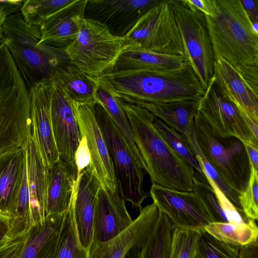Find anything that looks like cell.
Here are the masks:
<instances>
[{
    "label": "cell",
    "instance_id": "obj_1",
    "mask_svg": "<svg viewBox=\"0 0 258 258\" xmlns=\"http://www.w3.org/2000/svg\"><path fill=\"white\" fill-rule=\"evenodd\" d=\"M119 99L152 183L175 190L192 191L195 169L161 135L154 123V115L138 105Z\"/></svg>",
    "mask_w": 258,
    "mask_h": 258
},
{
    "label": "cell",
    "instance_id": "obj_2",
    "mask_svg": "<svg viewBox=\"0 0 258 258\" xmlns=\"http://www.w3.org/2000/svg\"><path fill=\"white\" fill-rule=\"evenodd\" d=\"M127 101L164 103L200 99L205 90L189 60L171 69L111 70L101 75Z\"/></svg>",
    "mask_w": 258,
    "mask_h": 258
},
{
    "label": "cell",
    "instance_id": "obj_3",
    "mask_svg": "<svg viewBox=\"0 0 258 258\" xmlns=\"http://www.w3.org/2000/svg\"><path fill=\"white\" fill-rule=\"evenodd\" d=\"M206 17L215 60L221 58L237 71L258 66V32L240 0H213V14Z\"/></svg>",
    "mask_w": 258,
    "mask_h": 258
},
{
    "label": "cell",
    "instance_id": "obj_4",
    "mask_svg": "<svg viewBox=\"0 0 258 258\" xmlns=\"http://www.w3.org/2000/svg\"><path fill=\"white\" fill-rule=\"evenodd\" d=\"M29 90L0 42V158L26 149L32 135Z\"/></svg>",
    "mask_w": 258,
    "mask_h": 258
},
{
    "label": "cell",
    "instance_id": "obj_5",
    "mask_svg": "<svg viewBox=\"0 0 258 258\" xmlns=\"http://www.w3.org/2000/svg\"><path fill=\"white\" fill-rule=\"evenodd\" d=\"M5 44L29 90L50 79L53 71L69 61L64 50L39 43V27L27 23L20 12L8 16L2 24Z\"/></svg>",
    "mask_w": 258,
    "mask_h": 258
},
{
    "label": "cell",
    "instance_id": "obj_6",
    "mask_svg": "<svg viewBox=\"0 0 258 258\" xmlns=\"http://www.w3.org/2000/svg\"><path fill=\"white\" fill-rule=\"evenodd\" d=\"M192 130L202 153L228 187L238 195L244 191L251 165L243 142L215 134L199 112L194 118Z\"/></svg>",
    "mask_w": 258,
    "mask_h": 258
},
{
    "label": "cell",
    "instance_id": "obj_7",
    "mask_svg": "<svg viewBox=\"0 0 258 258\" xmlns=\"http://www.w3.org/2000/svg\"><path fill=\"white\" fill-rule=\"evenodd\" d=\"M124 44L123 37L85 18L76 38L64 52L70 63L88 76L96 77L112 70Z\"/></svg>",
    "mask_w": 258,
    "mask_h": 258
},
{
    "label": "cell",
    "instance_id": "obj_8",
    "mask_svg": "<svg viewBox=\"0 0 258 258\" xmlns=\"http://www.w3.org/2000/svg\"><path fill=\"white\" fill-rule=\"evenodd\" d=\"M96 116L108 146L117 183V191L133 208L140 209L150 193L144 189L146 171L137 162L116 125L99 105H95Z\"/></svg>",
    "mask_w": 258,
    "mask_h": 258
},
{
    "label": "cell",
    "instance_id": "obj_9",
    "mask_svg": "<svg viewBox=\"0 0 258 258\" xmlns=\"http://www.w3.org/2000/svg\"><path fill=\"white\" fill-rule=\"evenodd\" d=\"M123 38L125 44L187 58L170 0H158Z\"/></svg>",
    "mask_w": 258,
    "mask_h": 258
},
{
    "label": "cell",
    "instance_id": "obj_10",
    "mask_svg": "<svg viewBox=\"0 0 258 258\" xmlns=\"http://www.w3.org/2000/svg\"><path fill=\"white\" fill-rule=\"evenodd\" d=\"M170 4L187 58L205 91L215 62L206 17L186 0H170Z\"/></svg>",
    "mask_w": 258,
    "mask_h": 258
},
{
    "label": "cell",
    "instance_id": "obj_11",
    "mask_svg": "<svg viewBox=\"0 0 258 258\" xmlns=\"http://www.w3.org/2000/svg\"><path fill=\"white\" fill-rule=\"evenodd\" d=\"M198 112L213 132L222 138L235 137L244 144L258 148L236 104L223 92L214 77L199 100Z\"/></svg>",
    "mask_w": 258,
    "mask_h": 258
},
{
    "label": "cell",
    "instance_id": "obj_12",
    "mask_svg": "<svg viewBox=\"0 0 258 258\" xmlns=\"http://www.w3.org/2000/svg\"><path fill=\"white\" fill-rule=\"evenodd\" d=\"M77 118L81 138L86 140L90 164L104 188L117 190L112 162L105 138L98 123L95 105L71 101Z\"/></svg>",
    "mask_w": 258,
    "mask_h": 258
},
{
    "label": "cell",
    "instance_id": "obj_13",
    "mask_svg": "<svg viewBox=\"0 0 258 258\" xmlns=\"http://www.w3.org/2000/svg\"><path fill=\"white\" fill-rule=\"evenodd\" d=\"M150 196L174 227L203 229L212 222L201 200L193 191H178L152 183Z\"/></svg>",
    "mask_w": 258,
    "mask_h": 258
},
{
    "label": "cell",
    "instance_id": "obj_14",
    "mask_svg": "<svg viewBox=\"0 0 258 258\" xmlns=\"http://www.w3.org/2000/svg\"><path fill=\"white\" fill-rule=\"evenodd\" d=\"M158 0H90L85 13L106 26L110 32L123 37L141 17Z\"/></svg>",
    "mask_w": 258,
    "mask_h": 258
},
{
    "label": "cell",
    "instance_id": "obj_15",
    "mask_svg": "<svg viewBox=\"0 0 258 258\" xmlns=\"http://www.w3.org/2000/svg\"><path fill=\"white\" fill-rule=\"evenodd\" d=\"M133 223L114 238L103 242H92L88 258H126L136 246L144 243L160 214L154 203L142 207Z\"/></svg>",
    "mask_w": 258,
    "mask_h": 258
},
{
    "label": "cell",
    "instance_id": "obj_16",
    "mask_svg": "<svg viewBox=\"0 0 258 258\" xmlns=\"http://www.w3.org/2000/svg\"><path fill=\"white\" fill-rule=\"evenodd\" d=\"M54 83L51 79L38 82L30 89L32 126L48 169L59 159L51 118V105Z\"/></svg>",
    "mask_w": 258,
    "mask_h": 258
},
{
    "label": "cell",
    "instance_id": "obj_17",
    "mask_svg": "<svg viewBox=\"0 0 258 258\" xmlns=\"http://www.w3.org/2000/svg\"><path fill=\"white\" fill-rule=\"evenodd\" d=\"M51 112L59 158L68 162L76 161V152L81 140L77 118L71 101L54 83Z\"/></svg>",
    "mask_w": 258,
    "mask_h": 258
},
{
    "label": "cell",
    "instance_id": "obj_18",
    "mask_svg": "<svg viewBox=\"0 0 258 258\" xmlns=\"http://www.w3.org/2000/svg\"><path fill=\"white\" fill-rule=\"evenodd\" d=\"M101 186L89 166L78 174L72 198V209L78 238L88 250L93 240V219L96 198Z\"/></svg>",
    "mask_w": 258,
    "mask_h": 258
},
{
    "label": "cell",
    "instance_id": "obj_19",
    "mask_svg": "<svg viewBox=\"0 0 258 258\" xmlns=\"http://www.w3.org/2000/svg\"><path fill=\"white\" fill-rule=\"evenodd\" d=\"M133 222L125 201L118 191H112L101 186L95 207L92 242L110 240L123 232Z\"/></svg>",
    "mask_w": 258,
    "mask_h": 258
},
{
    "label": "cell",
    "instance_id": "obj_20",
    "mask_svg": "<svg viewBox=\"0 0 258 258\" xmlns=\"http://www.w3.org/2000/svg\"><path fill=\"white\" fill-rule=\"evenodd\" d=\"M88 0L74 3L47 18L39 27V43L64 50L76 38Z\"/></svg>",
    "mask_w": 258,
    "mask_h": 258
},
{
    "label": "cell",
    "instance_id": "obj_21",
    "mask_svg": "<svg viewBox=\"0 0 258 258\" xmlns=\"http://www.w3.org/2000/svg\"><path fill=\"white\" fill-rule=\"evenodd\" d=\"M26 151L31 225L34 227L42 223L46 217L48 168L40 148L36 133L32 126L31 137Z\"/></svg>",
    "mask_w": 258,
    "mask_h": 258
},
{
    "label": "cell",
    "instance_id": "obj_22",
    "mask_svg": "<svg viewBox=\"0 0 258 258\" xmlns=\"http://www.w3.org/2000/svg\"><path fill=\"white\" fill-rule=\"evenodd\" d=\"M78 176L76 161L59 159L48 169L46 216L60 214L69 209Z\"/></svg>",
    "mask_w": 258,
    "mask_h": 258
},
{
    "label": "cell",
    "instance_id": "obj_23",
    "mask_svg": "<svg viewBox=\"0 0 258 258\" xmlns=\"http://www.w3.org/2000/svg\"><path fill=\"white\" fill-rule=\"evenodd\" d=\"M214 78L224 93L258 123V96L246 85L238 71L224 60H215Z\"/></svg>",
    "mask_w": 258,
    "mask_h": 258
},
{
    "label": "cell",
    "instance_id": "obj_24",
    "mask_svg": "<svg viewBox=\"0 0 258 258\" xmlns=\"http://www.w3.org/2000/svg\"><path fill=\"white\" fill-rule=\"evenodd\" d=\"M199 100L190 99L164 103L136 101L126 102L146 109L155 117L181 134L189 141L194 118L198 112Z\"/></svg>",
    "mask_w": 258,
    "mask_h": 258
},
{
    "label": "cell",
    "instance_id": "obj_25",
    "mask_svg": "<svg viewBox=\"0 0 258 258\" xmlns=\"http://www.w3.org/2000/svg\"><path fill=\"white\" fill-rule=\"evenodd\" d=\"M25 149L0 158V211L14 216L21 185Z\"/></svg>",
    "mask_w": 258,
    "mask_h": 258
},
{
    "label": "cell",
    "instance_id": "obj_26",
    "mask_svg": "<svg viewBox=\"0 0 258 258\" xmlns=\"http://www.w3.org/2000/svg\"><path fill=\"white\" fill-rule=\"evenodd\" d=\"M50 79L71 101L96 104L95 78L68 61L56 68Z\"/></svg>",
    "mask_w": 258,
    "mask_h": 258
},
{
    "label": "cell",
    "instance_id": "obj_27",
    "mask_svg": "<svg viewBox=\"0 0 258 258\" xmlns=\"http://www.w3.org/2000/svg\"><path fill=\"white\" fill-rule=\"evenodd\" d=\"M188 60L186 57L159 53L124 43L111 70L171 69L182 66Z\"/></svg>",
    "mask_w": 258,
    "mask_h": 258
},
{
    "label": "cell",
    "instance_id": "obj_28",
    "mask_svg": "<svg viewBox=\"0 0 258 258\" xmlns=\"http://www.w3.org/2000/svg\"><path fill=\"white\" fill-rule=\"evenodd\" d=\"M66 212L47 216L42 223L33 227L19 258H51Z\"/></svg>",
    "mask_w": 258,
    "mask_h": 258
},
{
    "label": "cell",
    "instance_id": "obj_29",
    "mask_svg": "<svg viewBox=\"0 0 258 258\" xmlns=\"http://www.w3.org/2000/svg\"><path fill=\"white\" fill-rule=\"evenodd\" d=\"M204 229L218 240L233 246H241L257 241V224L251 219L242 223L211 222Z\"/></svg>",
    "mask_w": 258,
    "mask_h": 258
},
{
    "label": "cell",
    "instance_id": "obj_30",
    "mask_svg": "<svg viewBox=\"0 0 258 258\" xmlns=\"http://www.w3.org/2000/svg\"><path fill=\"white\" fill-rule=\"evenodd\" d=\"M173 226L160 212L150 234L142 248L140 258H169Z\"/></svg>",
    "mask_w": 258,
    "mask_h": 258
},
{
    "label": "cell",
    "instance_id": "obj_31",
    "mask_svg": "<svg viewBox=\"0 0 258 258\" xmlns=\"http://www.w3.org/2000/svg\"><path fill=\"white\" fill-rule=\"evenodd\" d=\"M88 250L80 244L74 221L72 201L66 212L59 236L51 258H88Z\"/></svg>",
    "mask_w": 258,
    "mask_h": 258
},
{
    "label": "cell",
    "instance_id": "obj_32",
    "mask_svg": "<svg viewBox=\"0 0 258 258\" xmlns=\"http://www.w3.org/2000/svg\"><path fill=\"white\" fill-rule=\"evenodd\" d=\"M75 0L24 1L20 13L28 24L39 27L48 17L72 4Z\"/></svg>",
    "mask_w": 258,
    "mask_h": 258
},
{
    "label": "cell",
    "instance_id": "obj_33",
    "mask_svg": "<svg viewBox=\"0 0 258 258\" xmlns=\"http://www.w3.org/2000/svg\"><path fill=\"white\" fill-rule=\"evenodd\" d=\"M154 121L157 128L170 147L188 162L195 171L204 174L194 149L186 138L155 116Z\"/></svg>",
    "mask_w": 258,
    "mask_h": 258
},
{
    "label": "cell",
    "instance_id": "obj_34",
    "mask_svg": "<svg viewBox=\"0 0 258 258\" xmlns=\"http://www.w3.org/2000/svg\"><path fill=\"white\" fill-rule=\"evenodd\" d=\"M201 230L174 227L169 258H197Z\"/></svg>",
    "mask_w": 258,
    "mask_h": 258
},
{
    "label": "cell",
    "instance_id": "obj_35",
    "mask_svg": "<svg viewBox=\"0 0 258 258\" xmlns=\"http://www.w3.org/2000/svg\"><path fill=\"white\" fill-rule=\"evenodd\" d=\"M192 191L206 207L212 222H228L216 195L205 174L195 171L193 177Z\"/></svg>",
    "mask_w": 258,
    "mask_h": 258
},
{
    "label": "cell",
    "instance_id": "obj_36",
    "mask_svg": "<svg viewBox=\"0 0 258 258\" xmlns=\"http://www.w3.org/2000/svg\"><path fill=\"white\" fill-rule=\"evenodd\" d=\"M239 246L219 241L202 229L199 245V258H238Z\"/></svg>",
    "mask_w": 258,
    "mask_h": 258
},
{
    "label": "cell",
    "instance_id": "obj_37",
    "mask_svg": "<svg viewBox=\"0 0 258 258\" xmlns=\"http://www.w3.org/2000/svg\"><path fill=\"white\" fill-rule=\"evenodd\" d=\"M189 142L194 149L197 158L200 162L204 174L213 180L238 210L243 213L238 199L239 195L228 187L217 171L204 156L197 144L192 128Z\"/></svg>",
    "mask_w": 258,
    "mask_h": 258
},
{
    "label": "cell",
    "instance_id": "obj_38",
    "mask_svg": "<svg viewBox=\"0 0 258 258\" xmlns=\"http://www.w3.org/2000/svg\"><path fill=\"white\" fill-rule=\"evenodd\" d=\"M258 174L251 167L250 175L245 190L238 196L241 210L248 218L257 221L258 216Z\"/></svg>",
    "mask_w": 258,
    "mask_h": 258
},
{
    "label": "cell",
    "instance_id": "obj_39",
    "mask_svg": "<svg viewBox=\"0 0 258 258\" xmlns=\"http://www.w3.org/2000/svg\"><path fill=\"white\" fill-rule=\"evenodd\" d=\"M206 177L208 182L212 187L228 222L242 223L247 222L250 219L247 218L243 213L238 210L226 196L219 189L213 180L207 176Z\"/></svg>",
    "mask_w": 258,
    "mask_h": 258
},
{
    "label": "cell",
    "instance_id": "obj_40",
    "mask_svg": "<svg viewBox=\"0 0 258 258\" xmlns=\"http://www.w3.org/2000/svg\"><path fill=\"white\" fill-rule=\"evenodd\" d=\"M33 227L31 226L26 227L0 240V258L5 257L14 249L27 239L31 233Z\"/></svg>",
    "mask_w": 258,
    "mask_h": 258
},
{
    "label": "cell",
    "instance_id": "obj_41",
    "mask_svg": "<svg viewBox=\"0 0 258 258\" xmlns=\"http://www.w3.org/2000/svg\"><path fill=\"white\" fill-rule=\"evenodd\" d=\"M26 227H27L18 222L11 214L0 211V240Z\"/></svg>",
    "mask_w": 258,
    "mask_h": 258
},
{
    "label": "cell",
    "instance_id": "obj_42",
    "mask_svg": "<svg viewBox=\"0 0 258 258\" xmlns=\"http://www.w3.org/2000/svg\"><path fill=\"white\" fill-rule=\"evenodd\" d=\"M237 71L251 90L258 96V66H245Z\"/></svg>",
    "mask_w": 258,
    "mask_h": 258
},
{
    "label": "cell",
    "instance_id": "obj_43",
    "mask_svg": "<svg viewBox=\"0 0 258 258\" xmlns=\"http://www.w3.org/2000/svg\"><path fill=\"white\" fill-rule=\"evenodd\" d=\"M76 162L79 173L89 165L90 159L86 140L82 138L76 154Z\"/></svg>",
    "mask_w": 258,
    "mask_h": 258
},
{
    "label": "cell",
    "instance_id": "obj_44",
    "mask_svg": "<svg viewBox=\"0 0 258 258\" xmlns=\"http://www.w3.org/2000/svg\"><path fill=\"white\" fill-rule=\"evenodd\" d=\"M23 3L21 0H5L4 4L0 6V25L8 16L19 12Z\"/></svg>",
    "mask_w": 258,
    "mask_h": 258
},
{
    "label": "cell",
    "instance_id": "obj_45",
    "mask_svg": "<svg viewBox=\"0 0 258 258\" xmlns=\"http://www.w3.org/2000/svg\"><path fill=\"white\" fill-rule=\"evenodd\" d=\"M252 23H258V1L240 0Z\"/></svg>",
    "mask_w": 258,
    "mask_h": 258
},
{
    "label": "cell",
    "instance_id": "obj_46",
    "mask_svg": "<svg viewBox=\"0 0 258 258\" xmlns=\"http://www.w3.org/2000/svg\"><path fill=\"white\" fill-rule=\"evenodd\" d=\"M206 16H211L213 14V0H186Z\"/></svg>",
    "mask_w": 258,
    "mask_h": 258
},
{
    "label": "cell",
    "instance_id": "obj_47",
    "mask_svg": "<svg viewBox=\"0 0 258 258\" xmlns=\"http://www.w3.org/2000/svg\"><path fill=\"white\" fill-rule=\"evenodd\" d=\"M238 258H258V241L239 246Z\"/></svg>",
    "mask_w": 258,
    "mask_h": 258
},
{
    "label": "cell",
    "instance_id": "obj_48",
    "mask_svg": "<svg viewBox=\"0 0 258 258\" xmlns=\"http://www.w3.org/2000/svg\"><path fill=\"white\" fill-rule=\"evenodd\" d=\"M251 167L256 171L258 168V148L244 144Z\"/></svg>",
    "mask_w": 258,
    "mask_h": 258
},
{
    "label": "cell",
    "instance_id": "obj_49",
    "mask_svg": "<svg viewBox=\"0 0 258 258\" xmlns=\"http://www.w3.org/2000/svg\"><path fill=\"white\" fill-rule=\"evenodd\" d=\"M235 104H236V106H237V107L238 108V109H239L245 123H246V124L248 126L249 130H250L253 136L257 140V135H258L257 123H256L253 120H252L236 103H235Z\"/></svg>",
    "mask_w": 258,
    "mask_h": 258
},
{
    "label": "cell",
    "instance_id": "obj_50",
    "mask_svg": "<svg viewBox=\"0 0 258 258\" xmlns=\"http://www.w3.org/2000/svg\"><path fill=\"white\" fill-rule=\"evenodd\" d=\"M28 238L18 246L14 249L4 258H19L24 248L25 245L27 242Z\"/></svg>",
    "mask_w": 258,
    "mask_h": 258
},
{
    "label": "cell",
    "instance_id": "obj_51",
    "mask_svg": "<svg viewBox=\"0 0 258 258\" xmlns=\"http://www.w3.org/2000/svg\"><path fill=\"white\" fill-rule=\"evenodd\" d=\"M2 25H0V42L1 41L2 34H3V29H2Z\"/></svg>",
    "mask_w": 258,
    "mask_h": 258
},
{
    "label": "cell",
    "instance_id": "obj_52",
    "mask_svg": "<svg viewBox=\"0 0 258 258\" xmlns=\"http://www.w3.org/2000/svg\"><path fill=\"white\" fill-rule=\"evenodd\" d=\"M5 3V0H0V6L4 5Z\"/></svg>",
    "mask_w": 258,
    "mask_h": 258
},
{
    "label": "cell",
    "instance_id": "obj_53",
    "mask_svg": "<svg viewBox=\"0 0 258 258\" xmlns=\"http://www.w3.org/2000/svg\"><path fill=\"white\" fill-rule=\"evenodd\" d=\"M197 258H199V255H198H198H197Z\"/></svg>",
    "mask_w": 258,
    "mask_h": 258
}]
</instances>
